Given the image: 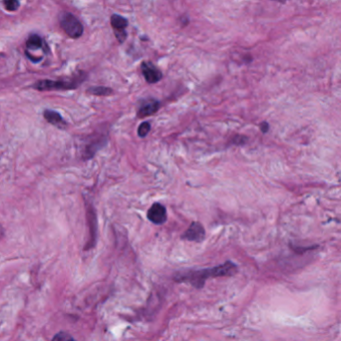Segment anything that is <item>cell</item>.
Masks as SVG:
<instances>
[{"mask_svg": "<svg viewBox=\"0 0 341 341\" xmlns=\"http://www.w3.org/2000/svg\"><path fill=\"white\" fill-rule=\"evenodd\" d=\"M111 25L115 31H125L128 26V20L119 14H113L111 16Z\"/></svg>", "mask_w": 341, "mask_h": 341, "instance_id": "10", "label": "cell"}, {"mask_svg": "<svg viewBox=\"0 0 341 341\" xmlns=\"http://www.w3.org/2000/svg\"><path fill=\"white\" fill-rule=\"evenodd\" d=\"M106 144V138L105 137H101V138H99L97 139V141L89 144L86 148V151H85V155L87 156L86 158L89 159V158H92L94 156V154L101 148L102 146H104Z\"/></svg>", "mask_w": 341, "mask_h": 341, "instance_id": "11", "label": "cell"}, {"mask_svg": "<svg viewBox=\"0 0 341 341\" xmlns=\"http://www.w3.org/2000/svg\"><path fill=\"white\" fill-rule=\"evenodd\" d=\"M273 1H277V2H280V3H286L287 1H288V0H273Z\"/></svg>", "mask_w": 341, "mask_h": 341, "instance_id": "20", "label": "cell"}, {"mask_svg": "<svg viewBox=\"0 0 341 341\" xmlns=\"http://www.w3.org/2000/svg\"><path fill=\"white\" fill-rule=\"evenodd\" d=\"M248 141V139L247 137H244V136H235L233 139V142L235 144V145H244L246 144Z\"/></svg>", "mask_w": 341, "mask_h": 341, "instance_id": "18", "label": "cell"}, {"mask_svg": "<svg viewBox=\"0 0 341 341\" xmlns=\"http://www.w3.org/2000/svg\"><path fill=\"white\" fill-rule=\"evenodd\" d=\"M160 107H161V103L157 101V100H155V99L147 100V101H145L141 105V107H140V109L138 111V116L140 118L152 116L159 111Z\"/></svg>", "mask_w": 341, "mask_h": 341, "instance_id": "8", "label": "cell"}, {"mask_svg": "<svg viewBox=\"0 0 341 341\" xmlns=\"http://www.w3.org/2000/svg\"><path fill=\"white\" fill-rule=\"evenodd\" d=\"M206 235V231L204 227L197 222L192 223L190 228L183 233L182 238L189 240V242L200 243L203 242Z\"/></svg>", "mask_w": 341, "mask_h": 341, "instance_id": "5", "label": "cell"}, {"mask_svg": "<svg viewBox=\"0 0 341 341\" xmlns=\"http://www.w3.org/2000/svg\"><path fill=\"white\" fill-rule=\"evenodd\" d=\"M60 26L64 32L71 38L77 39L81 37L84 32V27L80 20L70 12H63L59 17Z\"/></svg>", "mask_w": 341, "mask_h": 341, "instance_id": "3", "label": "cell"}, {"mask_svg": "<svg viewBox=\"0 0 341 341\" xmlns=\"http://www.w3.org/2000/svg\"><path fill=\"white\" fill-rule=\"evenodd\" d=\"M269 126L267 122H264V123L260 124V130H262V132H264V133H267L269 131Z\"/></svg>", "mask_w": 341, "mask_h": 341, "instance_id": "19", "label": "cell"}, {"mask_svg": "<svg viewBox=\"0 0 341 341\" xmlns=\"http://www.w3.org/2000/svg\"><path fill=\"white\" fill-rule=\"evenodd\" d=\"M114 34H115L116 38L118 39V41L120 43H123L126 40V38H127V32L126 31H115Z\"/></svg>", "mask_w": 341, "mask_h": 341, "instance_id": "17", "label": "cell"}, {"mask_svg": "<svg viewBox=\"0 0 341 341\" xmlns=\"http://www.w3.org/2000/svg\"><path fill=\"white\" fill-rule=\"evenodd\" d=\"M2 235H3V229L1 226H0V237H1Z\"/></svg>", "mask_w": 341, "mask_h": 341, "instance_id": "21", "label": "cell"}, {"mask_svg": "<svg viewBox=\"0 0 341 341\" xmlns=\"http://www.w3.org/2000/svg\"><path fill=\"white\" fill-rule=\"evenodd\" d=\"M43 46V40L37 34H32L29 36L26 41L27 50H39Z\"/></svg>", "mask_w": 341, "mask_h": 341, "instance_id": "12", "label": "cell"}, {"mask_svg": "<svg viewBox=\"0 0 341 341\" xmlns=\"http://www.w3.org/2000/svg\"><path fill=\"white\" fill-rule=\"evenodd\" d=\"M89 94L95 95V96H109L113 94V90L108 87L104 86H96V87H91L87 90Z\"/></svg>", "mask_w": 341, "mask_h": 341, "instance_id": "13", "label": "cell"}, {"mask_svg": "<svg viewBox=\"0 0 341 341\" xmlns=\"http://www.w3.org/2000/svg\"><path fill=\"white\" fill-rule=\"evenodd\" d=\"M87 222L89 227V240L85 247V251L90 250L95 247L97 242V233H98V222H97V214L93 206H89L87 209Z\"/></svg>", "mask_w": 341, "mask_h": 341, "instance_id": "4", "label": "cell"}, {"mask_svg": "<svg viewBox=\"0 0 341 341\" xmlns=\"http://www.w3.org/2000/svg\"><path fill=\"white\" fill-rule=\"evenodd\" d=\"M43 116L46 121H48L51 125H54L58 128H65L66 122L58 112H55L53 110H45L43 113Z\"/></svg>", "mask_w": 341, "mask_h": 341, "instance_id": "9", "label": "cell"}, {"mask_svg": "<svg viewBox=\"0 0 341 341\" xmlns=\"http://www.w3.org/2000/svg\"><path fill=\"white\" fill-rule=\"evenodd\" d=\"M147 216L153 224L163 225L167 220L166 208L162 204L156 203L149 209L147 213Z\"/></svg>", "mask_w": 341, "mask_h": 341, "instance_id": "6", "label": "cell"}, {"mask_svg": "<svg viewBox=\"0 0 341 341\" xmlns=\"http://www.w3.org/2000/svg\"><path fill=\"white\" fill-rule=\"evenodd\" d=\"M3 5L7 11L12 12L16 11L19 8L20 2L19 0H3Z\"/></svg>", "mask_w": 341, "mask_h": 341, "instance_id": "15", "label": "cell"}, {"mask_svg": "<svg viewBox=\"0 0 341 341\" xmlns=\"http://www.w3.org/2000/svg\"><path fill=\"white\" fill-rule=\"evenodd\" d=\"M141 70L145 80L149 84L158 83L163 78L162 72L151 62H143L141 65Z\"/></svg>", "mask_w": 341, "mask_h": 341, "instance_id": "7", "label": "cell"}, {"mask_svg": "<svg viewBox=\"0 0 341 341\" xmlns=\"http://www.w3.org/2000/svg\"><path fill=\"white\" fill-rule=\"evenodd\" d=\"M52 341H77L70 333L65 331H60L54 335Z\"/></svg>", "mask_w": 341, "mask_h": 341, "instance_id": "14", "label": "cell"}, {"mask_svg": "<svg viewBox=\"0 0 341 341\" xmlns=\"http://www.w3.org/2000/svg\"><path fill=\"white\" fill-rule=\"evenodd\" d=\"M150 131H151V124L149 122H143L138 128V135L141 138H144L149 134Z\"/></svg>", "mask_w": 341, "mask_h": 341, "instance_id": "16", "label": "cell"}, {"mask_svg": "<svg viewBox=\"0 0 341 341\" xmlns=\"http://www.w3.org/2000/svg\"><path fill=\"white\" fill-rule=\"evenodd\" d=\"M84 80L83 75H80L79 77H76L72 80H67V81H63V80H58V81H54V80H40L37 81L33 88L39 90V91H50V90H71L76 89L81 82Z\"/></svg>", "mask_w": 341, "mask_h": 341, "instance_id": "2", "label": "cell"}, {"mask_svg": "<svg viewBox=\"0 0 341 341\" xmlns=\"http://www.w3.org/2000/svg\"><path fill=\"white\" fill-rule=\"evenodd\" d=\"M237 272V267L232 262H227L223 265L199 270L187 271L183 273H177L175 280L178 283H189L194 287L200 288L205 286L206 280L211 277L220 276H233Z\"/></svg>", "mask_w": 341, "mask_h": 341, "instance_id": "1", "label": "cell"}]
</instances>
